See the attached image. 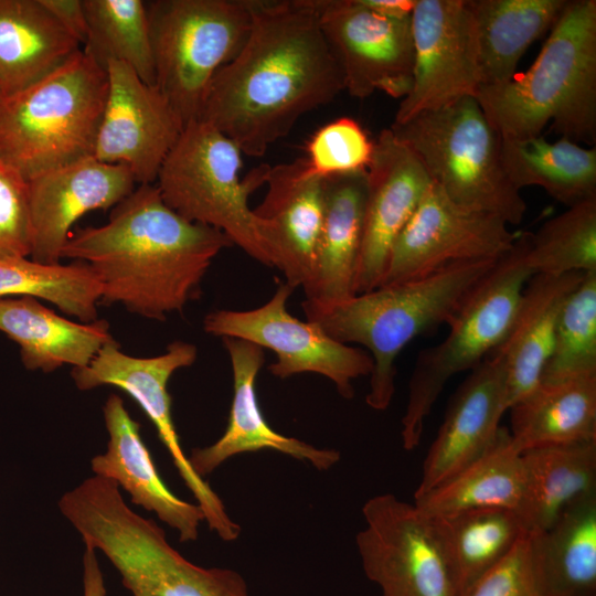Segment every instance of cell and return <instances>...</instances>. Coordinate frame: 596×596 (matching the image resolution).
Returning <instances> with one entry per match:
<instances>
[{
    "mask_svg": "<svg viewBox=\"0 0 596 596\" xmlns=\"http://www.w3.org/2000/svg\"><path fill=\"white\" fill-rule=\"evenodd\" d=\"M294 290L284 281L257 308L211 311L203 320V329L212 336L237 338L272 350L277 360L268 371L278 379L317 373L329 379L343 398H352L353 381L372 372L371 355L333 340L317 323L288 312L287 301Z\"/></svg>",
    "mask_w": 596,
    "mask_h": 596,
    "instance_id": "cell-12",
    "label": "cell"
},
{
    "mask_svg": "<svg viewBox=\"0 0 596 596\" xmlns=\"http://www.w3.org/2000/svg\"><path fill=\"white\" fill-rule=\"evenodd\" d=\"M459 596H544L535 563L533 533L525 531L501 561Z\"/></svg>",
    "mask_w": 596,
    "mask_h": 596,
    "instance_id": "cell-40",
    "label": "cell"
},
{
    "mask_svg": "<svg viewBox=\"0 0 596 596\" xmlns=\"http://www.w3.org/2000/svg\"><path fill=\"white\" fill-rule=\"evenodd\" d=\"M523 493L521 454L513 448L509 429L500 426L485 453L423 496L414 498V504L430 518L482 508L517 512Z\"/></svg>",
    "mask_w": 596,
    "mask_h": 596,
    "instance_id": "cell-31",
    "label": "cell"
},
{
    "mask_svg": "<svg viewBox=\"0 0 596 596\" xmlns=\"http://www.w3.org/2000/svg\"><path fill=\"white\" fill-rule=\"evenodd\" d=\"M155 86L183 125L196 120L215 74L243 47L251 0L146 1Z\"/></svg>",
    "mask_w": 596,
    "mask_h": 596,
    "instance_id": "cell-10",
    "label": "cell"
},
{
    "mask_svg": "<svg viewBox=\"0 0 596 596\" xmlns=\"http://www.w3.org/2000/svg\"><path fill=\"white\" fill-rule=\"evenodd\" d=\"M83 1L88 34L82 50L105 70L109 62H121L142 82L155 86V64L146 2Z\"/></svg>",
    "mask_w": 596,
    "mask_h": 596,
    "instance_id": "cell-36",
    "label": "cell"
},
{
    "mask_svg": "<svg viewBox=\"0 0 596 596\" xmlns=\"http://www.w3.org/2000/svg\"><path fill=\"white\" fill-rule=\"evenodd\" d=\"M518 453L596 439V375L540 382L509 409Z\"/></svg>",
    "mask_w": 596,
    "mask_h": 596,
    "instance_id": "cell-29",
    "label": "cell"
},
{
    "mask_svg": "<svg viewBox=\"0 0 596 596\" xmlns=\"http://www.w3.org/2000/svg\"><path fill=\"white\" fill-rule=\"evenodd\" d=\"M533 275L596 272V198L568 206L529 235Z\"/></svg>",
    "mask_w": 596,
    "mask_h": 596,
    "instance_id": "cell-37",
    "label": "cell"
},
{
    "mask_svg": "<svg viewBox=\"0 0 596 596\" xmlns=\"http://www.w3.org/2000/svg\"><path fill=\"white\" fill-rule=\"evenodd\" d=\"M322 179L313 175L305 158L268 167L267 192L255 209L258 231L290 287L310 280L322 222Z\"/></svg>",
    "mask_w": 596,
    "mask_h": 596,
    "instance_id": "cell-20",
    "label": "cell"
},
{
    "mask_svg": "<svg viewBox=\"0 0 596 596\" xmlns=\"http://www.w3.org/2000/svg\"><path fill=\"white\" fill-rule=\"evenodd\" d=\"M322 33L342 71L344 91L404 98L413 84L411 17L381 15L360 0H312Z\"/></svg>",
    "mask_w": 596,
    "mask_h": 596,
    "instance_id": "cell-15",
    "label": "cell"
},
{
    "mask_svg": "<svg viewBox=\"0 0 596 596\" xmlns=\"http://www.w3.org/2000/svg\"><path fill=\"white\" fill-rule=\"evenodd\" d=\"M84 545L102 552L132 596H249L237 572L188 561L152 519L134 511L115 482L85 478L57 502Z\"/></svg>",
    "mask_w": 596,
    "mask_h": 596,
    "instance_id": "cell-5",
    "label": "cell"
},
{
    "mask_svg": "<svg viewBox=\"0 0 596 596\" xmlns=\"http://www.w3.org/2000/svg\"><path fill=\"white\" fill-rule=\"evenodd\" d=\"M529 235L518 236L512 248L472 288L448 323L445 339L418 353L402 417L404 449L419 445L426 418L447 382L471 371L505 339L523 289L533 276L526 260Z\"/></svg>",
    "mask_w": 596,
    "mask_h": 596,
    "instance_id": "cell-8",
    "label": "cell"
},
{
    "mask_svg": "<svg viewBox=\"0 0 596 596\" xmlns=\"http://www.w3.org/2000/svg\"><path fill=\"white\" fill-rule=\"evenodd\" d=\"M82 567L83 596H106L104 574L95 550L85 546Z\"/></svg>",
    "mask_w": 596,
    "mask_h": 596,
    "instance_id": "cell-43",
    "label": "cell"
},
{
    "mask_svg": "<svg viewBox=\"0 0 596 596\" xmlns=\"http://www.w3.org/2000/svg\"><path fill=\"white\" fill-rule=\"evenodd\" d=\"M242 151L201 120L184 126L159 170L163 202L183 219L216 228L258 263L273 267L249 194L265 183L268 166L240 177Z\"/></svg>",
    "mask_w": 596,
    "mask_h": 596,
    "instance_id": "cell-9",
    "label": "cell"
},
{
    "mask_svg": "<svg viewBox=\"0 0 596 596\" xmlns=\"http://www.w3.org/2000/svg\"><path fill=\"white\" fill-rule=\"evenodd\" d=\"M365 172L366 201L355 295L381 286L393 245L432 184L421 161L390 128L373 141Z\"/></svg>",
    "mask_w": 596,
    "mask_h": 596,
    "instance_id": "cell-18",
    "label": "cell"
},
{
    "mask_svg": "<svg viewBox=\"0 0 596 596\" xmlns=\"http://www.w3.org/2000/svg\"><path fill=\"white\" fill-rule=\"evenodd\" d=\"M370 10L390 18L412 15L416 0H360Z\"/></svg>",
    "mask_w": 596,
    "mask_h": 596,
    "instance_id": "cell-44",
    "label": "cell"
},
{
    "mask_svg": "<svg viewBox=\"0 0 596 596\" xmlns=\"http://www.w3.org/2000/svg\"><path fill=\"white\" fill-rule=\"evenodd\" d=\"M20 296L51 302L81 322L98 319L100 285L85 263L43 264L30 257L0 258V298Z\"/></svg>",
    "mask_w": 596,
    "mask_h": 596,
    "instance_id": "cell-35",
    "label": "cell"
},
{
    "mask_svg": "<svg viewBox=\"0 0 596 596\" xmlns=\"http://www.w3.org/2000/svg\"><path fill=\"white\" fill-rule=\"evenodd\" d=\"M198 358L193 343L175 340L159 355L140 358L126 354L113 339L84 368L71 371L75 386L89 391L114 386L127 393L153 424L174 467L203 511L204 522L223 541L240 536L241 526L228 515L217 493L192 469L183 451L171 412L168 382L180 369L191 366Z\"/></svg>",
    "mask_w": 596,
    "mask_h": 596,
    "instance_id": "cell-11",
    "label": "cell"
},
{
    "mask_svg": "<svg viewBox=\"0 0 596 596\" xmlns=\"http://www.w3.org/2000/svg\"><path fill=\"white\" fill-rule=\"evenodd\" d=\"M233 373V398L227 426L213 444L194 448L188 456L201 478L213 472L231 457L259 450H275L328 470L340 460L336 449L315 447L273 429L265 419L256 394V380L265 362L264 349L246 340L222 338Z\"/></svg>",
    "mask_w": 596,
    "mask_h": 596,
    "instance_id": "cell-21",
    "label": "cell"
},
{
    "mask_svg": "<svg viewBox=\"0 0 596 596\" xmlns=\"http://www.w3.org/2000/svg\"><path fill=\"white\" fill-rule=\"evenodd\" d=\"M517 237L503 220L457 205L432 182L393 245L381 286L423 278L458 263L498 259Z\"/></svg>",
    "mask_w": 596,
    "mask_h": 596,
    "instance_id": "cell-14",
    "label": "cell"
},
{
    "mask_svg": "<svg viewBox=\"0 0 596 596\" xmlns=\"http://www.w3.org/2000/svg\"><path fill=\"white\" fill-rule=\"evenodd\" d=\"M1 99H2V96H1V94H0V102H1Z\"/></svg>",
    "mask_w": 596,
    "mask_h": 596,
    "instance_id": "cell-45",
    "label": "cell"
},
{
    "mask_svg": "<svg viewBox=\"0 0 596 596\" xmlns=\"http://www.w3.org/2000/svg\"><path fill=\"white\" fill-rule=\"evenodd\" d=\"M390 129L454 203L508 225L521 223L526 204L503 169L502 137L475 96L418 113Z\"/></svg>",
    "mask_w": 596,
    "mask_h": 596,
    "instance_id": "cell-7",
    "label": "cell"
},
{
    "mask_svg": "<svg viewBox=\"0 0 596 596\" xmlns=\"http://www.w3.org/2000/svg\"><path fill=\"white\" fill-rule=\"evenodd\" d=\"M499 259V258H498ZM498 259L447 266L426 277L380 286L336 302L301 304L308 321L333 340L363 345L373 361L366 404L386 409L395 392V361L417 336L447 324Z\"/></svg>",
    "mask_w": 596,
    "mask_h": 596,
    "instance_id": "cell-4",
    "label": "cell"
},
{
    "mask_svg": "<svg viewBox=\"0 0 596 596\" xmlns=\"http://www.w3.org/2000/svg\"><path fill=\"white\" fill-rule=\"evenodd\" d=\"M137 187L132 172L88 157L28 180L31 252L43 264L62 260L72 227L83 215L114 207Z\"/></svg>",
    "mask_w": 596,
    "mask_h": 596,
    "instance_id": "cell-19",
    "label": "cell"
},
{
    "mask_svg": "<svg viewBox=\"0 0 596 596\" xmlns=\"http://www.w3.org/2000/svg\"><path fill=\"white\" fill-rule=\"evenodd\" d=\"M81 50L41 0H0V94L38 83Z\"/></svg>",
    "mask_w": 596,
    "mask_h": 596,
    "instance_id": "cell-27",
    "label": "cell"
},
{
    "mask_svg": "<svg viewBox=\"0 0 596 596\" xmlns=\"http://www.w3.org/2000/svg\"><path fill=\"white\" fill-rule=\"evenodd\" d=\"M411 22L413 84L397 108L394 123L475 96L481 85L467 0H416Z\"/></svg>",
    "mask_w": 596,
    "mask_h": 596,
    "instance_id": "cell-16",
    "label": "cell"
},
{
    "mask_svg": "<svg viewBox=\"0 0 596 596\" xmlns=\"http://www.w3.org/2000/svg\"><path fill=\"white\" fill-rule=\"evenodd\" d=\"M61 26L84 46L88 23L83 0H41Z\"/></svg>",
    "mask_w": 596,
    "mask_h": 596,
    "instance_id": "cell-42",
    "label": "cell"
},
{
    "mask_svg": "<svg viewBox=\"0 0 596 596\" xmlns=\"http://www.w3.org/2000/svg\"><path fill=\"white\" fill-rule=\"evenodd\" d=\"M567 1L467 0L473 21L480 86L510 81L523 54L553 28Z\"/></svg>",
    "mask_w": 596,
    "mask_h": 596,
    "instance_id": "cell-28",
    "label": "cell"
},
{
    "mask_svg": "<svg viewBox=\"0 0 596 596\" xmlns=\"http://www.w3.org/2000/svg\"><path fill=\"white\" fill-rule=\"evenodd\" d=\"M596 375V272L585 274L565 300L552 353L540 382Z\"/></svg>",
    "mask_w": 596,
    "mask_h": 596,
    "instance_id": "cell-38",
    "label": "cell"
},
{
    "mask_svg": "<svg viewBox=\"0 0 596 596\" xmlns=\"http://www.w3.org/2000/svg\"><path fill=\"white\" fill-rule=\"evenodd\" d=\"M501 355L493 351L453 395L437 436L423 464L414 498L421 497L485 453L507 412Z\"/></svg>",
    "mask_w": 596,
    "mask_h": 596,
    "instance_id": "cell-22",
    "label": "cell"
},
{
    "mask_svg": "<svg viewBox=\"0 0 596 596\" xmlns=\"http://www.w3.org/2000/svg\"><path fill=\"white\" fill-rule=\"evenodd\" d=\"M232 245L221 231L171 210L156 183L139 184L105 224L71 234L62 259L91 267L100 285L99 305L164 321L200 296L211 264Z\"/></svg>",
    "mask_w": 596,
    "mask_h": 596,
    "instance_id": "cell-2",
    "label": "cell"
},
{
    "mask_svg": "<svg viewBox=\"0 0 596 596\" xmlns=\"http://www.w3.org/2000/svg\"><path fill=\"white\" fill-rule=\"evenodd\" d=\"M532 533L544 596H596V492L575 499L550 528Z\"/></svg>",
    "mask_w": 596,
    "mask_h": 596,
    "instance_id": "cell-32",
    "label": "cell"
},
{
    "mask_svg": "<svg viewBox=\"0 0 596 596\" xmlns=\"http://www.w3.org/2000/svg\"><path fill=\"white\" fill-rule=\"evenodd\" d=\"M28 180L0 159V258L30 257Z\"/></svg>",
    "mask_w": 596,
    "mask_h": 596,
    "instance_id": "cell-41",
    "label": "cell"
},
{
    "mask_svg": "<svg viewBox=\"0 0 596 596\" xmlns=\"http://www.w3.org/2000/svg\"><path fill=\"white\" fill-rule=\"evenodd\" d=\"M475 97L502 138L596 139V0L567 1L530 68Z\"/></svg>",
    "mask_w": 596,
    "mask_h": 596,
    "instance_id": "cell-3",
    "label": "cell"
},
{
    "mask_svg": "<svg viewBox=\"0 0 596 596\" xmlns=\"http://www.w3.org/2000/svg\"><path fill=\"white\" fill-rule=\"evenodd\" d=\"M524 493L517 513L526 532H543L575 499L596 492V439L521 453Z\"/></svg>",
    "mask_w": 596,
    "mask_h": 596,
    "instance_id": "cell-30",
    "label": "cell"
},
{
    "mask_svg": "<svg viewBox=\"0 0 596 596\" xmlns=\"http://www.w3.org/2000/svg\"><path fill=\"white\" fill-rule=\"evenodd\" d=\"M432 520L458 596L501 561L525 532L518 513L502 508L465 510Z\"/></svg>",
    "mask_w": 596,
    "mask_h": 596,
    "instance_id": "cell-34",
    "label": "cell"
},
{
    "mask_svg": "<svg viewBox=\"0 0 596 596\" xmlns=\"http://www.w3.org/2000/svg\"><path fill=\"white\" fill-rule=\"evenodd\" d=\"M103 416L108 440L106 450L91 458L93 475L111 480L130 496V502L153 512L178 532L180 542L195 541L204 522L202 509L177 497L163 482L140 435V424L130 416L124 400L108 395Z\"/></svg>",
    "mask_w": 596,
    "mask_h": 596,
    "instance_id": "cell-23",
    "label": "cell"
},
{
    "mask_svg": "<svg viewBox=\"0 0 596 596\" xmlns=\"http://www.w3.org/2000/svg\"><path fill=\"white\" fill-rule=\"evenodd\" d=\"M107 72L82 49L57 70L0 102V159L26 180L93 157Z\"/></svg>",
    "mask_w": 596,
    "mask_h": 596,
    "instance_id": "cell-6",
    "label": "cell"
},
{
    "mask_svg": "<svg viewBox=\"0 0 596 596\" xmlns=\"http://www.w3.org/2000/svg\"><path fill=\"white\" fill-rule=\"evenodd\" d=\"M252 28L212 79L196 120L263 157L307 113L342 91L341 67L312 0H251Z\"/></svg>",
    "mask_w": 596,
    "mask_h": 596,
    "instance_id": "cell-1",
    "label": "cell"
},
{
    "mask_svg": "<svg viewBox=\"0 0 596 596\" xmlns=\"http://www.w3.org/2000/svg\"><path fill=\"white\" fill-rule=\"evenodd\" d=\"M584 276L538 274L528 280L508 334L494 350L503 362L507 409L539 385L561 309Z\"/></svg>",
    "mask_w": 596,
    "mask_h": 596,
    "instance_id": "cell-25",
    "label": "cell"
},
{
    "mask_svg": "<svg viewBox=\"0 0 596 596\" xmlns=\"http://www.w3.org/2000/svg\"><path fill=\"white\" fill-rule=\"evenodd\" d=\"M108 88L93 158L126 166L137 185L156 183L184 125L155 86L121 62L106 65Z\"/></svg>",
    "mask_w": 596,
    "mask_h": 596,
    "instance_id": "cell-17",
    "label": "cell"
},
{
    "mask_svg": "<svg viewBox=\"0 0 596 596\" xmlns=\"http://www.w3.org/2000/svg\"><path fill=\"white\" fill-rule=\"evenodd\" d=\"M366 201L365 170L322 179V222L306 299L336 302L354 296Z\"/></svg>",
    "mask_w": 596,
    "mask_h": 596,
    "instance_id": "cell-24",
    "label": "cell"
},
{
    "mask_svg": "<svg viewBox=\"0 0 596 596\" xmlns=\"http://www.w3.org/2000/svg\"><path fill=\"white\" fill-rule=\"evenodd\" d=\"M356 547L382 596H458L432 518L392 493L369 499Z\"/></svg>",
    "mask_w": 596,
    "mask_h": 596,
    "instance_id": "cell-13",
    "label": "cell"
},
{
    "mask_svg": "<svg viewBox=\"0 0 596 596\" xmlns=\"http://www.w3.org/2000/svg\"><path fill=\"white\" fill-rule=\"evenodd\" d=\"M0 332L18 344L26 370L44 373L84 368L114 339L108 321H74L30 296L0 298Z\"/></svg>",
    "mask_w": 596,
    "mask_h": 596,
    "instance_id": "cell-26",
    "label": "cell"
},
{
    "mask_svg": "<svg viewBox=\"0 0 596 596\" xmlns=\"http://www.w3.org/2000/svg\"><path fill=\"white\" fill-rule=\"evenodd\" d=\"M501 160L510 182L521 191L529 185L544 189L567 207L596 198V147L584 148L561 138L542 136L502 138Z\"/></svg>",
    "mask_w": 596,
    "mask_h": 596,
    "instance_id": "cell-33",
    "label": "cell"
},
{
    "mask_svg": "<svg viewBox=\"0 0 596 596\" xmlns=\"http://www.w3.org/2000/svg\"><path fill=\"white\" fill-rule=\"evenodd\" d=\"M373 153V141L352 118L333 120L311 137L305 158L308 170L317 177L365 170Z\"/></svg>",
    "mask_w": 596,
    "mask_h": 596,
    "instance_id": "cell-39",
    "label": "cell"
}]
</instances>
